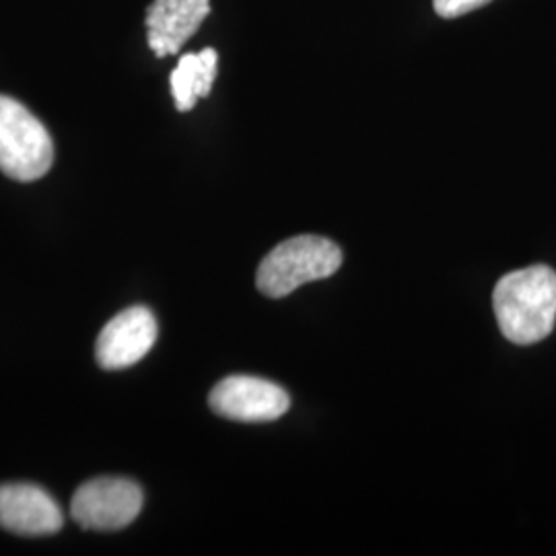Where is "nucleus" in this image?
Wrapping results in <instances>:
<instances>
[{
	"label": "nucleus",
	"mask_w": 556,
	"mask_h": 556,
	"mask_svg": "<svg viewBox=\"0 0 556 556\" xmlns=\"http://www.w3.org/2000/svg\"><path fill=\"white\" fill-rule=\"evenodd\" d=\"M493 307L503 337L519 346L536 344L555 330L556 273L538 264L501 278Z\"/></svg>",
	"instance_id": "1"
},
{
	"label": "nucleus",
	"mask_w": 556,
	"mask_h": 556,
	"mask_svg": "<svg viewBox=\"0 0 556 556\" xmlns=\"http://www.w3.org/2000/svg\"><path fill=\"white\" fill-rule=\"evenodd\" d=\"M342 264L334 241L319 236H298L277 245L260 264L256 285L262 295L280 299L301 285L332 277Z\"/></svg>",
	"instance_id": "2"
},
{
	"label": "nucleus",
	"mask_w": 556,
	"mask_h": 556,
	"mask_svg": "<svg viewBox=\"0 0 556 556\" xmlns=\"http://www.w3.org/2000/svg\"><path fill=\"white\" fill-rule=\"evenodd\" d=\"M54 161L46 126L23 103L0 96V169L17 181L43 178Z\"/></svg>",
	"instance_id": "3"
},
{
	"label": "nucleus",
	"mask_w": 556,
	"mask_h": 556,
	"mask_svg": "<svg viewBox=\"0 0 556 556\" xmlns=\"http://www.w3.org/2000/svg\"><path fill=\"white\" fill-rule=\"evenodd\" d=\"M142 509L139 484L126 478H96L77 489L71 516L85 530L116 532L130 526Z\"/></svg>",
	"instance_id": "4"
},
{
	"label": "nucleus",
	"mask_w": 556,
	"mask_h": 556,
	"mask_svg": "<svg viewBox=\"0 0 556 556\" xmlns=\"http://www.w3.org/2000/svg\"><path fill=\"white\" fill-rule=\"evenodd\" d=\"M211 408L223 418L239 422H268L289 410V394L268 379L231 376L219 381L211 396Z\"/></svg>",
	"instance_id": "5"
},
{
	"label": "nucleus",
	"mask_w": 556,
	"mask_h": 556,
	"mask_svg": "<svg viewBox=\"0 0 556 556\" xmlns=\"http://www.w3.org/2000/svg\"><path fill=\"white\" fill-rule=\"evenodd\" d=\"M157 340V321L147 307H128L110 319L96 344L100 367L114 371L126 369L147 357Z\"/></svg>",
	"instance_id": "6"
},
{
	"label": "nucleus",
	"mask_w": 556,
	"mask_h": 556,
	"mask_svg": "<svg viewBox=\"0 0 556 556\" xmlns=\"http://www.w3.org/2000/svg\"><path fill=\"white\" fill-rule=\"evenodd\" d=\"M64 523L59 503L36 484L0 486V528L20 536H52Z\"/></svg>",
	"instance_id": "7"
},
{
	"label": "nucleus",
	"mask_w": 556,
	"mask_h": 556,
	"mask_svg": "<svg viewBox=\"0 0 556 556\" xmlns=\"http://www.w3.org/2000/svg\"><path fill=\"white\" fill-rule=\"evenodd\" d=\"M211 13V0H153L147 9V38L157 59L178 54Z\"/></svg>",
	"instance_id": "8"
},
{
	"label": "nucleus",
	"mask_w": 556,
	"mask_h": 556,
	"mask_svg": "<svg viewBox=\"0 0 556 556\" xmlns=\"http://www.w3.org/2000/svg\"><path fill=\"white\" fill-rule=\"evenodd\" d=\"M219 54L206 48L199 54H184L172 73V96L179 112H190L197 101L206 98L217 79Z\"/></svg>",
	"instance_id": "9"
},
{
	"label": "nucleus",
	"mask_w": 556,
	"mask_h": 556,
	"mask_svg": "<svg viewBox=\"0 0 556 556\" xmlns=\"http://www.w3.org/2000/svg\"><path fill=\"white\" fill-rule=\"evenodd\" d=\"M491 0H433V9L443 20H456L464 17L480 7L489 4Z\"/></svg>",
	"instance_id": "10"
}]
</instances>
